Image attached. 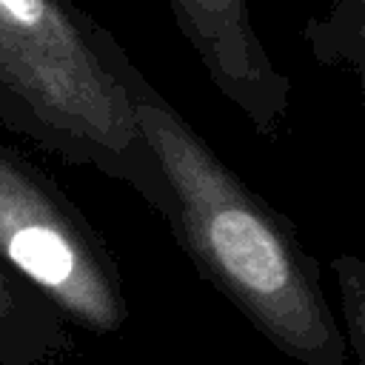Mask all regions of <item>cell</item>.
I'll list each match as a JSON object with an SVG mask.
<instances>
[{
  "mask_svg": "<svg viewBox=\"0 0 365 365\" xmlns=\"http://www.w3.org/2000/svg\"><path fill=\"white\" fill-rule=\"evenodd\" d=\"M331 271L342 294V339L356 362L365 365V262L354 254H339L331 259Z\"/></svg>",
  "mask_w": 365,
  "mask_h": 365,
  "instance_id": "52a82bcc",
  "label": "cell"
},
{
  "mask_svg": "<svg viewBox=\"0 0 365 365\" xmlns=\"http://www.w3.org/2000/svg\"><path fill=\"white\" fill-rule=\"evenodd\" d=\"M71 351L57 308L0 262V365H57Z\"/></svg>",
  "mask_w": 365,
  "mask_h": 365,
  "instance_id": "5b68a950",
  "label": "cell"
},
{
  "mask_svg": "<svg viewBox=\"0 0 365 365\" xmlns=\"http://www.w3.org/2000/svg\"><path fill=\"white\" fill-rule=\"evenodd\" d=\"M125 88L171 197L165 222L197 274L288 359L348 365L319 265L297 225L242 182L137 66L125 71Z\"/></svg>",
  "mask_w": 365,
  "mask_h": 365,
  "instance_id": "6da1fadb",
  "label": "cell"
},
{
  "mask_svg": "<svg viewBox=\"0 0 365 365\" xmlns=\"http://www.w3.org/2000/svg\"><path fill=\"white\" fill-rule=\"evenodd\" d=\"M131 66L74 0H0V128L128 185L165 220L171 197L125 88Z\"/></svg>",
  "mask_w": 365,
  "mask_h": 365,
  "instance_id": "7a4b0ae2",
  "label": "cell"
},
{
  "mask_svg": "<svg viewBox=\"0 0 365 365\" xmlns=\"http://www.w3.org/2000/svg\"><path fill=\"white\" fill-rule=\"evenodd\" d=\"M0 262L43 294L57 314L114 336L128 319L120 265L51 174L0 143Z\"/></svg>",
  "mask_w": 365,
  "mask_h": 365,
  "instance_id": "3957f363",
  "label": "cell"
},
{
  "mask_svg": "<svg viewBox=\"0 0 365 365\" xmlns=\"http://www.w3.org/2000/svg\"><path fill=\"white\" fill-rule=\"evenodd\" d=\"M180 34L200 57L214 88L251 128L277 140L288 114L291 80L268 57L248 0H168Z\"/></svg>",
  "mask_w": 365,
  "mask_h": 365,
  "instance_id": "277c9868",
  "label": "cell"
},
{
  "mask_svg": "<svg viewBox=\"0 0 365 365\" xmlns=\"http://www.w3.org/2000/svg\"><path fill=\"white\" fill-rule=\"evenodd\" d=\"M302 37L319 66L365 77V0H325L322 11L308 17Z\"/></svg>",
  "mask_w": 365,
  "mask_h": 365,
  "instance_id": "8992f818",
  "label": "cell"
}]
</instances>
